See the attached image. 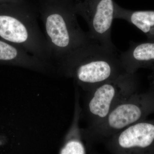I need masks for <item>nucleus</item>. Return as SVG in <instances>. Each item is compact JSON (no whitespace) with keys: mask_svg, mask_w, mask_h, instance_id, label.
<instances>
[{"mask_svg":"<svg viewBox=\"0 0 154 154\" xmlns=\"http://www.w3.org/2000/svg\"><path fill=\"white\" fill-rule=\"evenodd\" d=\"M57 70L72 79L85 91L127 72L117 49L91 40L57 62Z\"/></svg>","mask_w":154,"mask_h":154,"instance_id":"obj_1","label":"nucleus"},{"mask_svg":"<svg viewBox=\"0 0 154 154\" xmlns=\"http://www.w3.org/2000/svg\"><path fill=\"white\" fill-rule=\"evenodd\" d=\"M76 2L71 0L38 1L36 5L52 59L57 62L91 40L78 23L75 8Z\"/></svg>","mask_w":154,"mask_h":154,"instance_id":"obj_2","label":"nucleus"},{"mask_svg":"<svg viewBox=\"0 0 154 154\" xmlns=\"http://www.w3.org/2000/svg\"><path fill=\"white\" fill-rule=\"evenodd\" d=\"M36 5L17 3L11 14H0V37L42 60L51 63L52 54L38 25Z\"/></svg>","mask_w":154,"mask_h":154,"instance_id":"obj_3","label":"nucleus"},{"mask_svg":"<svg viewBox=\"0 0 154 154\" xmlns=\"http://www.w3.org/2000/svg\"><path fill=\"white\" fill-rule=\"evenodd\" d=\"M135 88L134 73L126 72L87 92L84 105L87 128L101 123L116 105L134 93Z\"/></svg>","mask_w":154,"mask_h":154,"instance_id":"obj_4","label":"nucleus"},{"mask_svg":"<svg viewBox=\"0 0 154 154\" xmlns=\"http://www.w3.org/2000/svg\"><path fill=\"white\" fill-rule=\"evenodd\" d=\"M115 4L113 0H85L76 2L75 5L77 15L88 24L90 39L112 49H116L111 38Z\"/></svg>","mask_w":154,"mask_h":154,"instance_id":"obj_5","label":"nucleus"},{"mask_svg":"<svg viewBox=\"0 0 154 154\" xmlns=\"http://www.w3.org/2000/svg\"><path fill=\"white\" fill-rule=\"evenodd\" d=\"M154 143V124L138 122L115 134L105 143L111 153L131 154L146 149Z\"/></svg>","mask_w":154,"mask_h":154,"instance_id":"obj_6","label":"nucleus"},{"mask_svg":"<svg viewBox=\"0 0 154 154\" xmlns=\"http://www.w3.org/2000/svg\"><path fill=\"white\" fill-rule=\"evenodd\" d=\"M119 57L127 72L134 73L139 67L154 63V39L146 42H131L126 51L120 53Z\"/></svg>","mask_w":154,"mask_h":154,"instance_id":"obj_7","label":"nucleus"},{"mask_svg":"<svg viewBox=\"0 0 154 154\" xmlns=\"http://www.w3.org/2000/svg\"><path fill=\"white\" fill-rule=\"evenodd\" d=\"M114 18L127 21L150 39H154V11H131L123 8L116 3Z\"/></svg>","mask_w":154,"mask_h":154,"instance_id":"obj_8","label":"nucleus"},{"mask_svg":"<svg viewBox=\"0 0 154 154\" xmlns=\"http://www.w3.org/2000/svg\"><path fill=\"white\" fill-rule=\"evenodd\" d=\"M81 110L79 102L76 100L75 117L71 128L67 134L63 145L59 153L61 154H84L87 153V149L83 143L82 129L79 128V122Z\"/></svg>","mask_w":154,"mask_h":154,"instance_id":"obj_9","label":"nucleus"},{"mask_svg":"<svg viewBox=\"0 0 154 154\" xmlns=\"http://www.w3.org/2000/svg\"><path fill=\"white\" fill-rule=\"evenodd\" d=\"M37 2L38 1H51V0H37ZM71 1H75V2H77V1H79V0H71Z\"/></svg>","mask_w":154,"mask_h":154,"instance_id":"obj_10","label":"nucleus"}]
</instances>
